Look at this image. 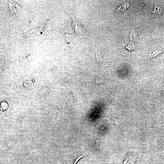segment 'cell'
Wrapping results in <instances>:
<instances>
[{
	"mask_svg": "<svg viewBox=\"0 0 164 164\" xmlns=\"http://www.w3.org/2000/svg\"><path fill=\"white\" fill-rule=\"evenodd\" d=\"M96 58L98 61L101 60V57L99 53H97L96 54Z\"/></svg>",
	"mask_w": 164,
	"mask_h": 164,
	"instance_id": "obj_4",
	"label": "cell"
},
{
	"mask_svg": "<svg viewBox=\"0 0 164 164\" xmlns=\"http://www.w3.org/2000/svg\"><path fill=\"white\" fill-rule=\"evenodd\" d=\"M73 20V27L75 33L77 36L80 37L84 36L85 34V32L84 28L82 25L78 23L77 22L70 16Z\"/></svg>",
	"mask_w": 164,
	"mask_h": 164,
	"instance_id": "obj_1",
	"label": "cell"
},
{
	"mask_svg": "<svg viewBox=\"0 0 164 164\" xmlns=\"http://www.w3.org/2000/svg\"><path fill=\"white\" fill-rule=\"evenodd\" d=\"M9 7L12 13L14 15L16 14L17 13L19 12L20 7L16 3H9Z\"/></svg>",
	"mask_w": 164,
	"mask_h": 164,
	"instance_id": "obj_2",
	"label": "cell"
},
{
	"mask_svg": "<svg viewBox=\"0 0 164 164\" xmlns=\"http://www.w3.org/2000/svg\"><path fill=\"white\" fill-rule=\"evenodd\" d=\"M65 164H67L66 163H65Z\"/></svg>",
	"mask_w": 164,
	"mask_h": 164,
	"instance_id": "obj_5",
	"label": "cell"
},
{
	"mask_svg": "<svg viewBox=\"0 0 164 164\" xmlns=\"http://www.w3.org/2000/svg\"><path fill=\"white\" fill-rule=\"evenodd\" d=\"M104 81V80L103 78L100 75L99 77H98V78L97 79L96 83H99L102 82H103Z\"/></svg>",
	"mask_w": 164,
	"mask_h": 164,
	"instance_id": "obj_3",
	"label": "cell"
}]
</instances>
